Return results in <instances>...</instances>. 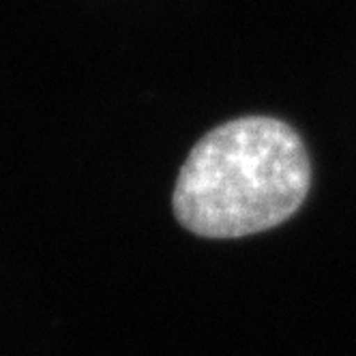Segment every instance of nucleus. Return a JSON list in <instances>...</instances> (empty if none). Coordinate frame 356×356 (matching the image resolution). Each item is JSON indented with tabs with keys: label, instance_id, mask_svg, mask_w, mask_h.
<instances>
[{
	"label": "nucleus",
	"instance_id": "f257e3e1",
	"mask_svg": "<svg viewBox=\"0 0 356 356\" xmlns=\"http://www.w3.org/2000/svg\"><path fill=\"white\" fill-rule=\"evenodd\" d=\"M312 187L300 136L273 116L215 127L189 152L174 189V215L204 238H241L288 221Z\"/></svg>",
	"mask_w": 356,
	"mask_h": 356
}]
</instances>
